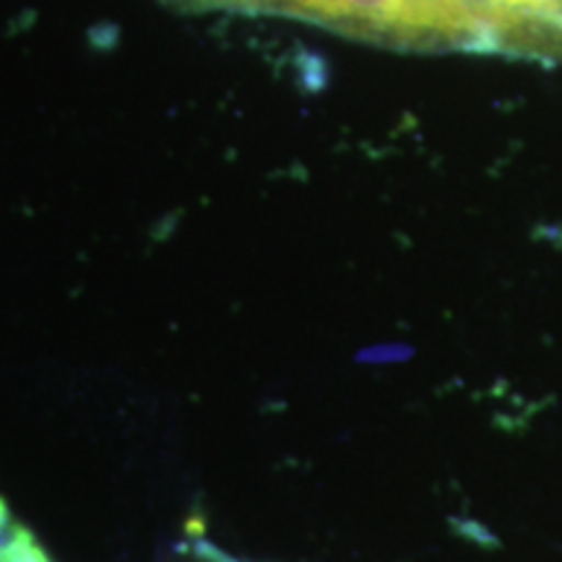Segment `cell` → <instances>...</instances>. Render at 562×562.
Wrapping results in <instances>:
<instances>
[{"label": "cell", "mask_w": 562, "mask_h": 562, "mask_svg": "<svg viewBox=\"0 0 562 562\" xmlns=\"http://www.w3.org/2000/svg\"><path fill=\"white\" fill-rule=\"evenodd\" d=\"M0 562H53L26 526H21L0 501Z\"/></svg>", "instance_id": "6da1fadb"}]
</instances>
